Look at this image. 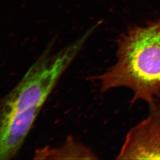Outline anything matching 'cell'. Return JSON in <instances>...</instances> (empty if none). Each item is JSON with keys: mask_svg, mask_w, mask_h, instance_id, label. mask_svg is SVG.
Segmentation results:
<instances>
[{"mask_svg": "<svg viewBox=\"0 0 160 160\" xmlns=\"http://www.w3.org/2000/svg\"><path fill=\"white\" fill-rule=\"evenodd\" d=\"M116 57L115 65L92 78L99 82L101 91L127 88L133 92L131 103L160 102V20L121 36Z\"/></svg>", "mask_w": 160, "mask_h": 160, "instance_id": "6da1fadb", "label": "cell"}, {"mask_svg": "<svg viewBox=\"0 0 160 160\" xmlns=\"http://www.w3.org/2000/svg\"><path fill=\"white\" fill-rule=\"evenodd\" d=\"M81 39L55 54L48 50L28 69L16 86L0 100V122L12 113L42 108L49 95L79 52Z\"/></svg>", "mask_w": 160, "mask_h": 160, "instance_id": "7a4b0ae2", "label": "cell"}, {"mask_svg": "<svg viewBox=\"0 0 160 160\" xmlns=\"http://www.w3.org/2000/svg\"><path fill=\"white\" fill-rule=\"evenodd\" d=\"M149 106L148 117L128 132L116 159L160 160V102Z\"/></svg>", "mask_w": 160, "mask_h": 160, "instance_id": "3957f363", "label": "cell"}, {"mask_svg": "<svg viewBox=\"0 0 160 160\" xmlns=\"http://www.w3.org/2000/svg\"><path fill=\"white\" fill-rule=\"evenodd\" d=\"M41 108L12 113L0 122V160L15 157L23 146Z\"/></svg>", "mask_w": 160, "mask_h": 160, "instance_id": "277c9868", "label": "cell"}, {"mask_svg": "<svg viewBox=\"0 0 160 160\" xmlns=\"http://www.w3.org/2000/svg\"><path fill=\"white\" fill-rule=\"evenodd\" d=\"M35 159L48 160H94L98 159L95 154L84 146L69 138L64 145L57 148L49 147L36 151Z\"/></svg>", "mask_w": 160, "mask_h": 160, "instance_id": "5b68a950", "label": "cell"}]
</instances>
